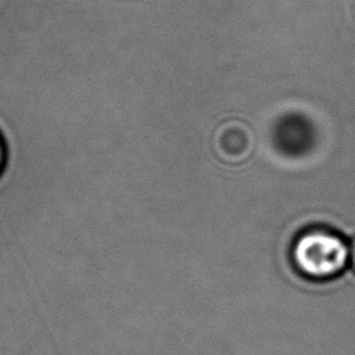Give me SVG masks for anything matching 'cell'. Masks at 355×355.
Listing matches in <instances>:
<instances>
[{
  "label": "cell",
  "instance_id": "cell-1",
  "mask_svg": "<svg viewBox=\"0 0 355 355\" xmlns=\"http://www.w3.org/2000/svg\"><path fill=\"white\" fill-rule=\"evenodd\" d=\"M293 255L297 266L305 275L330 277L344 268L348 248L338 236L323 230H312L297 240Z\"/></svg>",
  "mask_w": 355,
  "mask_h": 355
},
{
  "label": "cell",
  "instance_id": "cell-2",
  "mask_svg": "<svg viewBox=\"0 0 355 355\" xmlns=\"http://www.w3.org/2000/svg\"><path fill=\"white\" fill-rule=\"evenodd\" d=\"M1 164H3V146L0 143V168H1Z\"/></svg>",
  "mask_w": 355,
  "mask_h": 355
},
{
  "label": "cell",
  "instance_id": "cell-3",
  "mask_svg": "<svg viewBox=\"0 0 355 355\" xmlns=\"http://www.w3.org/2000/svg\"><path fill=\"white\" fill-rule=\"evenodd\" d=\"M352 263H354V266H355V243H354V245H352Z\"/></svg>",
  "mask_w": 355,
  "mask_h": 355
}]
</instances>
